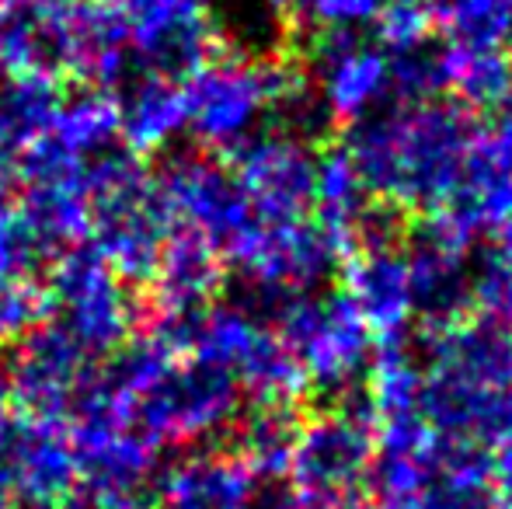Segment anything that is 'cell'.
I'll return each instance as SVG.
<instances>
[{
    "label": "cell",
    "instance_id": "1",
    "mask_svg": "<svg viewBox=\"0 0 512 509\" xmlns=\"http://www.w3.org/2000/svg\"><path fill=\"white\" fill-rule=\"evenodd\" d=\"M478 116L453 98L387 102L384 109L349 123L345 154L352 157L366 192L401 213L443 210L464 175L478 136Z\"/></svg>",
    "mask_w": 512,
    "mask_h": 509
},
{
    "label": "cell",
    "instance_id": "2",
    "mask_svg": "<svg viewBox=\"0 0 512 509\" xmlns=\"http://www.w3.org/2000/svg\"><path fill=\"white\" fill-rule=\"evenodd\" d=\"M276 321L314 391L335 401L359 391L373 353V335L349 293H290L279 304Z\"/></svg>",
    "mask_w": 512,
    "mask_h": 509
},
{
    "label": "cell",
    "instance_id": "3",
    "mask_svg": "<svg viewBox=\"0 0 512 509\" xmlns=\"http://www.w3.org/2000/svg\"><path fill=\"white\" fill-rule=\"evenodd\" d=\"M373 454H377V412L359 387L331 412L300 426L297 447L286 464L293 506L310 509L342 492L363 489Z\"/></svg>",
    "mask_w": 512,
    "mask_h": 509
},
{
    "label": "cell",
    "instance_id": "4",
    "mask_svg": "<svg viewBox=\"0 0 512 509\" xmlns=\"http://www.w3.org/2000/svg\"><path fill=\"white\" fill-rule=\"evenodd\" d=\"M286 63L269 60H209L192 74L189 105L196 129L216 147L234 150L255 129L258 116L272 109V98L286 81Z\"/></svg>",
    "mask_w": 512,
    "mask_h": 509
},
{
    "label": "cell",
    "instance_id": "5",
    "mask_svg": "<svg viewBox=\"0 0 512 509\" xmlns=\"http://www.w3.org/2000/svg\"><path fill=\"white\" fill-rule=\"evenodd\" d=\"M405 258L411 307L422 332L471 318V241L429 213L418 231L405 234Z\"/></svg>",
    "mask_w": 512,
    "mask_h": 509
},
{
    "label": "cell",
    "instance_id": "6",
    "mask_svg": "<svg viewBox=\"0 0 512 509\" xmlns=\"http://www.w3.org/2000/svg\"><path fill=\"white\" fill-rule=\"evenodd\" d=\"M310 81L335 123H356L391 102V56L359 32L317 28L310 39Z\"/></svg>",
    "mask_w": 512,
    "mask_h": 509
},
{
    "label": "cell",
    "instance_id": "7",
    "mask_svg": "<svg viewBox=\"0 0 512 509\" xmlns=\"http://www.w3.org/2000/svg\"><path fill=\"white\" fill-rule=\"evenodd\" d=\"M234 178L262 224L304 220L314 203V161L307 143L286 133H251L234 150Z\"/></svg>",
    "mask_w": 512,
    "mask_h": 509
},
{
    "label": "cell",
    "instance_id": "8",
    "mask_svg": "<svg viewBox=\"0 0 512 509\" xmlns=\"http://www.w3.org/2000/svg\"><path fill=\"white\" fill-rule=\"evenodd\" d=\"M237 262L255 276L258 286L286 293H310L328 283L345 262L338 241L317 220H286L262 224L258 220L248 245L237 252Z\"/></svg>",
    "mask_w": 512,
    "mask_h": 509
},
{
    "label": "cell",
    "instance_id": "9",
    "mask_svg": "<svg viewBox=\"0 0 512 509\" xmlns=\"http://www.w3.org/2000/svg\"><path fill=\"white\" fill-rule=\"evenodd\" d=\"M126 32L164 77L196 74L209 63V0H112Z\"/></svg>",
    "mask_w": 512,
    "mask_h": 509
},
{
    "label": "cell",
    "instance_id": "10",
    "mask_svg": "<svg viewBox=\"0 0 512 509\" xmlns=\"http://www.w3.org/2000/svg\"><path fill=\"white\" fill-rule=\"evenodd\" d=\"M425 374L481 387H512V325L499 318H464L457 325L418 332Z\"/></svg>",
    "mask_w": 512,
    "mask_h": 509
},
{
    "label": "cell",
    "instance_id": "11",
    "mask_svg": "<svg viewBox=\"0 0 512 509\" xmlns=\"http://www.w3.org/2000/svg\"><path fill=\"white\" fill-rule=\"evenodd\" d=\"M338 272L345 276V293L359 307L373 339H405L415 321L405 245L356 248Z\"/></svg>",
    "mask_w": 512,
    "mask_h": 509
},
{
    "label": "cell",
    "instance_id": "12",
    "mask_svg": "<svg viewBox=\"0 0 512 509\" xmlns=\"http://www.w3.org/2000/svg\"><path fill=\"white\" fill-rule=\"evenodd\" d=\"M443 95L474 116H495L512 95V56L506 49L443 46Z\"/></svg>",
    "mask_w": 512,
    "mask_h": 509
},
{
    "label": "cell",
    "instance_id": "13",
    "mask_svg": "<svg viewBox=\"0 0 512 509\" xmlns=\"http://www.w3.org/2000/svg\"><path fill=\"white\" fill-rule=\"evenodd\" d=\"M237 412V381L230 370L203 363L192 374L178 377L164 394V405L157 412V422L182 433H209L234 419Z\"/></svg>",
    "mask_w": 512,
    "mask_h": 509
},
{
    "label": "cell",
    "instance_id": "14",
    "mask_svg": "<svg viewBox=\"0 0 512 509\" xmlns=\"http://www.w3.org/2000/svg\"><path fill=\"white\" fill-rule=\"evenodd\" d=\"M255 471L234 457H203L171 478L168 509H255Z\"/></svg>",
    "mask_w": 512,
    "mask_h": 509
},
{
    "label": "cell",
    "instance_id": "15",
    "mask_svg": "<svg viewBox=\"0 0 512 509\" xmlns=\"http://www.w3.org/2000/svg\"><path fill=\"white\" fill-rule=\"evenodd\" d=\"M363 381L366 401L373 405L377 419H384V415L415 412L418 398H422L425 370L422 360L408 349V339H377Z\"/></svg>",
    "mask_w": 512,
    "mask_h": 509
},
{
    "label": "cell",
    "instance_id": "16",
    "mask_svg": "<svg viewBox=\"0 0 512 509\" xmlns=\"http://www.w3.org/2000/svg\"><path fill=\"white\" fill-rule=\"evenodd\" d=\"M300 415L297 405H279V401H262L255 415L244 422L241 433V461L248 464L258 475H286V464H290V454L297 447L300 436Z\"/></svg>",
    "mask_w": 512,
    "mask_h": 509
},
{
    "label": "cell",
    "instance_id": "17",
    "mask_svg": "<svg viewBox=\"0 0 512 509\" xmlns=\"http://www.w3.org/2000/svg\"><path fill=\"white\" fill-rule=\"evenodd\" d=\"M391 56V102H429L443 95V46L401 49Z\"/></svg>",
    "mask_w": 512,
    "mask_h": 509
},
{
    "label": "cell",
    "instance_id": "18",
    "mask_svg": "<svg viewBox=\"0 0 512 509\" xmlns=\"http://www.w3.org/2000/svg\"><path fill=\"white\" fill-rule=\"evenodd\" d=\"M370 28L377 35V46H384L387 53H401V49L429 42L436 28V11L422 0H384Z\"/></svg>",
    "mask_w": 512,
    "mask_h": 509
},
{
    "label": "cell",
    "instance_id": "19",
    "mask_svg": "<svg viewBox=\"0 0 512 509\" xmlns=\"http://www.w3.org/2000/svg\"><path fill=\"white\" fill-rule=\"evenodd\" d=\"M384 0H297V11L314 28H345L359 32L377 21Z\"/></svg>",
    "mask_w": 512,
    "mask_h": 509
},
{
    "label": "cell",
    "instance_id": "20",
    "mask_svg": "<svg viewBox=\"0 0 512 509\" xmlns=\"http://www.w3.org/2000/svg\"><path fill=\"white\" fill-rule=\"evenodd\" d=\"M310 509H377V503H373V496L363 489H352V492H342V496L335 499H324V503L310 506Z\"/></svg>",
    "mask_w": 512,
    "mask_h": 509
},
{
    "label": "cell",
    "instance_id": "21",
    "mask_svg": "<svg viewBox=\"0 0 512 509\" xmlns=\"http://www.w3.org/2000/svg\"><path fill=\"white\" fill-rule=\"evenodd\" d=\"M495 252H502L512 262V213L495 227Z\"/></svg>",
    "mask_w": 512,
    "mask_h": 509
},
{
    "label": "cell",
    "instance_id": "22",
    "mask_svg": "<svg viewBox=\"0 0 512 509\" xmlns=\"http://www.w3.org/2000/svg\"><path fill=\"white\" fill-rule=\"evenodd\" d=\"M422 4H429V7H432V11H436V7H439V0H422Z\"/></svg>",
    "mask_w": 512,
    "mask_h": 509
},
{
    "label": "cell",
    "instance_id": "23",
    "mask_svg": "<svg viewBox=\"0 0 512 509\" xmlns=\"http://www.w3.org/2000/svg\"><path fill=\"white\" fill-rule=\"evenodd\" d=\"M506 105H509V119H512V95H509V102H506Z\"/></svg>",
    "mask_w": 512,
    "mask_h": 509
},
{
    "label": "cell",
    "instance_id": "24",
    "mask_svg": "<svg viewBox=\"0 0 512 509\" xmlns=\"http://www.w3.org/2000/svg\"><path fill=\"white\" fill-rule=\"evenodd\" d=\"M509 4H512V0H509ZM509 42H512V35H509Z\"/></svg>",
    "mask_w": 512,
    "mask_h": 509
},
{
    "label": "cell",
    "instance_id": "25",
    "mask_svg": "<svg viewBox=\"0 0 512 509\" xmlns=\"http://www.w3.org/2000/svg\"><path fill=\"white\" fill-rule=\"evenodd\" d=\"M293 7H297V0H293Z\"/></svg>",
    "mask_w": 512,
    "mask_h": 509
},
{
    "label": "cell",
    "instance_id": "26",
    "mask_svg": "<svg viewBox=\"0 0 512 509\" xmlns=\"http://www.w3.org/2000/svg\"><path fill=\"white\" fill-rule=\"evenodd\" d=\"M0 4H7V0H0Z\"/></svg>",
    "mask_w": 512,
    "mask_h": 509
}]
</instances>
